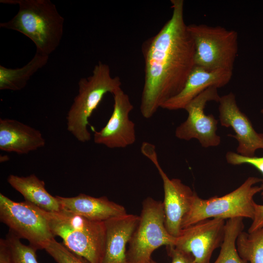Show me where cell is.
Here are the masks:
<instances>
[{"instance_id": "7c38bea8", "label": "cell", "mask_w": 263, "mask_h": 263, "mask_svg": "<svg viewBox=\"0 0 263 263\" xmlns=\"http://www.w3.org/2000/svg\"><path fill=\"white\" fill-rule=\"evenodd\" d=\"M114 104L112 114L106 125L94 131L95 143L110 148H123L136 141L135 124L129 114L133 106L129 96L119 88L113 94Z\"/></svg>"}, {"instance_id": "83f0119b", "label": "cell", "mask_w": 263, "mask_h": 263, "mask_svg": "<svg viewBox=\"0 0 263 263\" xmlns=\"http://www.w3.org/2000/svg\"><path fill=\"white\" fill-rule=\"evenodd\" d=\"M261 113L263 114V109L261 111Z\"/></svg>"}, {"instance_id": "603a6c76", "label": "cell", "mask_w": 263, "mask_h": 263, "mask_svg": "<svg viewBox=\"0 0 263 263\" xmlns=\"http://www.w3.org/2000/svg\"><path fill=\"white\" fill-rule=\"evenodd\" d=\"M43 249L57 263H88L83 258L71 251L62 243L57 242L55 238L47 242Z\"/></svg>"}, {"instance_id": "ac0fdd59", "label": "cell", "mask_w": 263, "mask_h": 263, "mask_svg": "<svg viewBox=\"0 0 263 263\" xmlns=\"http://www.w3.org/2000/svg\"><path fill=\"white\" fill-rule=\"evenodd\" d=\"M7 181L24 197L25 201L47 211H57L60 209L56 196H53L47 191L44 181L34 174L26 177L11 174Z\"/></svg>"}, {"instance_id": "3957f363", "label": "cell", "mask_w": 263, "mask_h": 263, "mask_svg": "<svg viewBox=\"0 0 263 263\" xmlns=\"http://www.w3.org/2000/svg\"><path fill=\"white\" fill-rule=\"evenodd\" d=\"M33 205L46 218L54 236L60 237L71 251L88 263H102L106 241L105 222L91 220L62 208L47 211Z\"/></svg>"}, {"instance_id": "d6986e66", "label": "cell", "mask_w": 263, "mask_h": 263, "mask_svg": "<svg viewBox=\"0 0 263 263\" xmlns=\"http://www.w3.org/2000/svg\"><path fill=\"white\" fill-rule=\"evenodd\" d=\"M49 56L36 52L35 56L21 68H8L0 65V89L12 91L24 88L31 77L47 63Z\"/></svg>"}, {"instance_id": "cb8c5ba5", "label": "cell", "mask_w": 263, "mask_h": 263, "mask_svg": "<svg viewBox=\"0 0 263 263\" xmlns=\"http://www.w3.org/2000/svg\"><path fill=\"white\" fill-rule=\"evenodd\" d=\"M227 162L233 165L249 164L256 168L263 175V157H245L241 155L237 152L231 151H228L225 154ZM263 189L261 192L262 199L263 200Z\"/></svg>"}, {"instance_id": "277c9868", "label": "cell", "mask_w": 263, "mask_h": 263, "mask_svg": "<svg viewBox=\"0 0 263 263\" xmlns=\"http://www.w3.org/2000/svg\"><path fill=\"white\" fill-rule=\"evenodd\" d=\"M121 86L119 77H112L109 65L101 61L94 66L91 75L80 79L78 94L66 116L67 130L78 141L90 140L91 135L87 128L90 117L104 95L108 93L113 94Z\"/></svg>"}, {"instance_id": "ba28073f", "label": "cell", "mask_w": 263, "mask_h": 263, "mask_svg": "<svg viewBox=\"0 0 263 263\" xmlns=\"http://www.w3.org/2000/svg\"><path fill=\"white\" fill-rule=\"evenodd\" d=\"M0 220L9 231L38 249L55 238L46 218L27 201L17 202L0 193Z\"/></svg>"}, {"instance_id": "ffe728a7", "label": "cell", "mask_w": 263, "mask_h": 263, "mask_svg": "<svg viewBox=\"0 0 263 263\" xmlns=\"http://www.w3.org/2000/svg\"><path fill=\"white\" fill-rule=\"evenodd\" d=\"M243 219L235 218L225 222L223 242L219 254L213 263H247L240 257L236 247L237 238L244 228Z\"/></svg>"}, {"instance_id": "30bf717a", "label": "cell", "mask_w": 263, "mask_h": 263, "mask_svg": "<svg viewBox=\"0 0 263 263\" xmlns=\"http://www.w3.org/2000/svg\"><path fill=\"white\" fill-rule=\"evenodd\" d=\"M220 97L218 88L210 87L192 99L184 108L188 116L176 128L175 136L186 141L196 139L206 148L218 146L221 143L216 133L218 121L213 114H205L204 109L208 102H219Z\"/></svg>"}, {"instance_id": "e0dca14e", "label": "cell", "mask_w": 263, "mask_h": 263, "mask_svg": "<svg viewBox=\"0 0 263 263\" xmlns=\"http://www.w3.org/2000/svg\"><path fill=\"white\" fill-rule=\"evenodd\" d=\"M56 197L61 208L93 221L105 222L127 213L123 206L110 201L106 196L94 197L80 193L75 197Z\"/></svg>"}, {"instance_id": "4316f807", "label": "cell", "mask_w": 263, "mask_h": 263, "mask_svg": "<svg viewBox=\"0 0 263 263\" xmlns=\"http://www.w3.org/2000/svg\"><path fill=\"white\" fill-rule=\"evenodd\" d=\"M0 263H11L10 248L6 239L0 240Z\"/></svg>"}, {"instance_id": "5b68a950", "label": "cell", "mask_w": 263, "mask_h": 263, "mask_svg": "<svg viewBox=\"0 0 263 263\" xmlns=\"http://www.w3.org/2000/svg\"><path fill=\"white\" fill-rule=\"evenodd\" d=\"M263 182L257 177H248L238 188L221 197L213 196L204 199L195 192L192 204L182 223V229L201 221L219 218L224 220L235 218L253 219L254 215V197L262 191Z\"/></svg>"}, {"instance_id": "8992f818", "label": "cell", "mask_w": 263, "mask_h": 263, "mask_svg": "<svg viewBox=\"0 0 263 263\" xmlns=\"http://www.w3.org/2000/svg\"><path fill=\"white\" fill-rule=\"evenodd\" d=\"M187 27L194 44L195 65L209 71H233L238 51L236 31L204 24H191Z\"/></svg>"}, {"instance_id": "5bb4252c", "label": "cell", "mask_w": 263, "mask_h": 263, "mask_svg": "<svg viewBox=\"0 0 263 263\" xmlns=\"http://www.w3.org/2000/svg\"><path fill=\"white\" fill-rule=\"evenodd\" d=\"M233 71L218 69L209 71L195 65L182 90L163 103L161 108L169 110L184 109L195 97L210 87H223L230 81Z\"/></svg>"}, {"instance_id": "9a60e30c", "label": "cell", "mask_w": 263, "mask_h": 263, "mask_svg": "<svg viewBox=\"0 0 263 263\" xmlns=\"http://www.w3.org/2000/svg\"><path fill=\"white\" fill-rule=\"evenodd\" d=\"M139 221V216L126 214L105 221V248L102 263H126V245Z\"/></svg>"}, {"instance_id": "d4e9b609", "label": "cell", "mask_w": 263, "mask_h": 263, "mask_svg": "<svg viewBox=\"0 0 263 263\" xmlns=\"http://www.w3.org/2000/svg\"><path fill=\"white\" fill-rule=\"evenodd\" d=\"M167 253L171 259L170 263H194V258L189 253L184 251L175 246H166ZM147 263H158L151 259Z\"/></svg>"}, {"instance_id": "6da1fadb", "label": "cell", "mask_w": 263, "mask_h": 263, "mask_svg": "<svg viewBox=\"0 0 263 263\" xmlns=\"http://www.w3.org/2000/svg\"><path fill=\"white\" fill-rule=\"evenodd\" d=\"M170 2V19L142 46L145 78L140 111L146 118L182 90L195 65L194 44L184 20V0Z\"/></svg>"}, {"instance_id": "9c48e42d", "label": "cell", "mask_w": 263, "mask_h": 263, "mask_svg": "<svg viewBox=\"0 0 263 263\" xmlns=\"http://www.w3.org/2000/svg\"><path fill=\"white\" fill-rule=\"evenodd\" d=\"M141 151L155 165L163 181L165 225L168 232L177 238L182 230V221L190 209L195 192L180 179L168 177L159 164L153 144L143 142Z\"/></svg>"}, {"instance_id": "8fae6325", "label": "cell", "mask_w": 263, "mask_h": 263, "mask_svg": "<svg viewBox=\"0 0 263 263\" xmlns=\"http://www.w3.org/2000/svg\"><path fill=\"white\" fill-rule=\"evenodd\" d=\"M225 222L208 219L183 228L174 246L191 254L194 263H210L213 252L223 242Z\"/></svg>"}, {"instance_id": "44dd1931", "label": "cell", "mask_w": 263, "mask_h": 263, "mask_svg": "<svg viewBox=\"0 0 263 263\" xmlns=\"http://www.w3.org/2000/svg\"><path fill=\"white\" fill-rule=\"evenodd\" d=\"M236 247L247 263H263V228L252 232H241L236 240Z\"/></svg>"}, {"instance_id": "4fadbf2b", "label": "cell", "mask_w": 263, "mask_h": 263, "mask_svg": "<svg viewBox=\"0 0 263 263\" xmlns=\"http://www.w3.org/2000/svg\"><path fill=\"white\" fill-rule=\"evenodd\" d=\"M219 103L221 125L231 127L235 132V134L227 135L238 141L237 153L245 157L255 156L257 150L263 149V133L255 130L249 119L240 110L233 93L221 96Z\"/></svg>"}, {"instance_id": "52a82bcc", "label": "cell", "mask_w": 263, "mask_h": 263, "mask_svg": "<svg viewBox=\"0 0 263 263\" xmlns=\"http://www.w3.org/2000/svg\"><path fill=\"white\" fill-rule=\"evenodd\" d=\"M176 238L165 227L163 202L149 197L142 202L138 224L129 242L126 263H147L161 246H174Z\"/></svg>"}, {"instance_id": "7402d4cb", "label": "cell", "mask_w": 263, "mask_h": 263, "mask_svg": "<svg viewBox=\"0 0 263 263\" xmlns=\"http://www.w3.org/2000/svg\"><path fill=\"white\" fill-rule=\"evenodd\" d=\"M6 240L10 248L11 263H39L36 248L30 244H23L19 237L10 231L7 234Z\"/></svg>"}, {"instance_id": "484cf974", "label": "cell", "mask_w": 263, "mask_h": 263, "mask_svg": "<svg viewBox=\"0 0 263 263\" xmlns=\"http://www.w3.org/2000/svg\"><path fill=\"white\" fill-rule=\"evenodd\" d=\"M248 232H252L263 228V205L254 203V215Z\"/></svg>"}, {"instance_id": "7a4b0ae2", "label": "cell", "mask_w": 263, "mask_h": 263, "mask_svg": "<svg viewBox=\"0 0 263 263\" xmlns=\"http://www.w3.org/2000/svg\"><path fill=\"white\" fill-rule=\"evenodd\" d=\"M3 4L18 5L19 11L0 27L16 31L30 38L36 52L49 56L59 45L64 19L50 0H0Z\"/></svg>"}, {"instance_id": "2e32d148", "label": "cell", "mask_w": 263, "mask_h": 263, "mask_svg": "<svg viewBox=\"0 0 263 263\" xmlns=\"http://www.w3.org/2000/svg\"><path fill=\"white\" fill-rule=\"evenodd\" d=\"M41 132L13 119H0V149L8 152L27 154L44 146Z\"/></svg>"}]
</instances>
